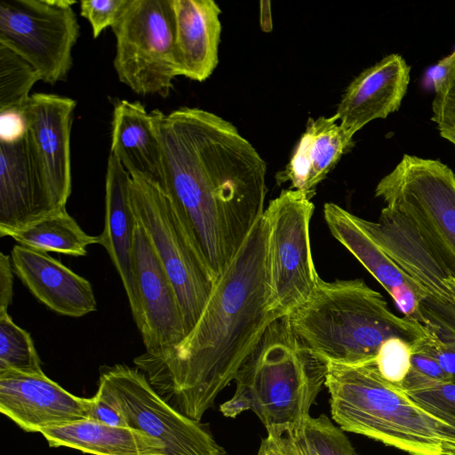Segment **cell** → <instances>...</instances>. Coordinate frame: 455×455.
I'll return each mask as SVG.
<instances>
[{
	"label": "cell",
	"mask_w": 455,
	"mask_h": 455,
	"mask_svg": "<svg viewBox=\"0 0 455 455\" xmlns=\"http://www.w3.org/2000/svg\"><path fill=\"white\" fill-rule=\"evenodd\" d=\"M161 143L160 186L218 279L264 213L267 164L233 124L198 108L165 114Z\"/></svg>",
	"instance_id": "cell-1"
},
{
	"label": "cell",
	"mask_w": 455,
	"mask_h": 455,
	"mask_svg": "<svg viewBox=\"0 0 455 455\" xmlns=\"http://www.w3.org/2000/svg\"><path fill=\"white\" fill-rule=\"evenodd\" d=\"M267 240L263 213L217 279L185 339L164 357L134 360L156 393L194 420L201 421L280 317L268 307Z\"/></svg>",
	"instance_id": "cell-2"
},
{
	"label": "cell",
	"mask_w": 455,
	"mask_h": 455,
	"mask_svg": "<svg viewBox=\"0 0 455 455\" xmlns=\"http://www.w3.org/2000/svg\"><path fill=\"white\" fill-rule=\"evenodd\" d=\"M287 317L297 339L328 363H369L390 338L413 344L427 336L423 324L395 315L383 296L362 279L319 278Z\"/></svg>",
	"instance_id": "cell-3"
},
{
	"label": "cell",
	"mask_w": 455,
	"mask_h": 455,
	"mask_svg": "<svg viewBox=\"0 0 455 455\" xmlns=\"http://www.w3.org/2000/svg\"><path fill=\"white\" fill-rule=\"evenodd\" d=\"M324 386L331 417L343 431L410 455H455V427L425 410L402 386L386 380L374 361L328 363Z\"/></svg>",
	"instance_id": "cell-4"
},
{
	"label": "cell",
	"mask_w": 455,
	"mask_h": 455,
	"mask_svg": "<svg viewBox=\"0 0 455 455\" xmlns=\"http://www.w3.org/2000/svg\"><path fill=\"white\" fill-rule=\"evenodd\" d=\"M328 363L295 337L287 315L273 321L240 367L233 396L220 406L227 418L254 412L266 429H294L325 384Z\"/></svg>",
	"instance_id": "cell-5"
},
{
	"label": "cell",
	"mask_w": 455,
	"mask_h": 455,
	"mask_svg": "<svg viewBox=\"0 0 455 455\" xmlns=\"http://www.w3.org/2000/svg\"><path fill=\"white\" fill-rule=\"evenodd\" d=\"M130 200L137 223L175 289L188 335L207 304L217 278L158 183L131 177Z\"/></svg>",
	"instance_id": "cell-6"
},
{
	"label": "cell",
	"mask_w": 455,
	"mask_h": 455,
	"mask_svg": "<svg viewBox=\"0 0 455 455\" xmlns=\"http://www.w3.org/2000/svg\"><path fill=\"white\" fill-rule=\"evenodd\" d=\"M375 196L418 229L455 276V173L438 160L403 155Z\"/></svg>",
	"instance_id": "cell-7"
},
{
	"label": "cell",
	"mask_w": 455,
	"mask_h": 455,
	"mask_svg": "<svg viewBox=\"0 0 455 455\" xmlns=\"http://www.w3.org/2000/svg\"><path fill=\"white\" fill-rule=\"evenodd\" d=\"M111 28L119 81L139 95L166 98L178 76L172 0H129Z\"/></svg>",
	"instance_id": "cell-8"
},
{
	"label": "cell",
	"mask_w": 455,
	"mask_h": 455,
	"mask_svg": "<svg viewBox=\"0 0 455 455\" xmlns=\"http://www.w3.org/2000/svg\"><path fill=\"white\" fill-rule=\"evenodd\" d=\"M95 395L115 408L128 427L161 442L165 455H228L201 421L165 402L139 369L124 364L103 368Z\"/></svg>",
	"instance_id": "cell-9"
},
{
	"label": "cell",
	"mask_w": 455,
	"mask_h": 455,
	"mask_svg": "<svg viewBox=\"0 0 455 455\" xmlns=\"http://www.w3.org/2000/svg\"><path fill=\"white\" fill-rule=\"evenodd\" d=\"M314 204L304 193L283 189L264 211L267 225L268 307L280 317L309 296L319 280L309 236Z\"/></svg>",
	"instance_id": "cell-10"
},
{
	"label": "cell",
	"mask_w": 455,
	"mask_h": 455,
	"mask_svg": "<svg viewBox=\"0 0 455 455\" xmlns=\"http://www.w3.org/2000/svg\"><path fill=\"white\" fill-rule=\"evenodd\" d=\"M74 0H1L0 44L29 62L41 81L67 80L80 36Z\"/></svg>",
	"instance_id": "cell-11"
},
{
	"label": "cell",
	"mask_w": 455,
	"mask_h": 455,
	"mask_svg": "<svg viewBox=\"0 0 455 455\" xmlns=\"http://www.w3.org/2000/svg\"><path fill=\"white\" fill-rule=\"evenodd\" d=\"M76 106L71 98L36 92L23 108L38 188V216L65 209L71 194L70 137Z\"/></svg>",
	"instance_id": "cell-12"
},
{
	"label": "cell",
	"mask_w": 455,
	"mask_h": 455,
	"mask_svg": "<svg viewBox=\"0 0 455 455\" xmlns=\"http://www.w3.org/2000/svg\"><path fill=\"white\" fill-rule=\"evenodd\" d=\"M133 269L139 295L140 330L148 359L164 357L186 338V326L175 289L142 228L137 223Z\"/></svg>",
	"instance_id": "cell-13"
},
{
	"label": "cell",
	"mask_w": 455,
	"mask_h": 455,
	"mask_svg": "<svg viewBox=\"0 0 455 455\" xmlns=\"http://www.w3.org/2000/svg\"><path fill=\"white\" fill-rule=\"evenodd\" d=\"M94 397L76 396L41 374L0 371V412L26 432L92 419Z\"/></svg>",
	"instance_id": "cell-14"
},
{
	"label": "cell",
	"mask_w": 455,
	"mask_h": 455,
	"mask_svg": "<svg viewBox=\"0 0 455 455\" xmlns=\"http://www.w3.org/2000/svg\"><path fill=\"white\" fill-rule=\"evenodd\" d=\"M361 223L378 245L430 298L454 305L446 279L453 276L437 251L418 229L396 211L384 207L376 222Z\"/></svg>",
	"instance_id": "cell-15"
},
{
	"label": "cell",
	"mask_w": 455,
	"mask_h": 455,
	"mask_svg": "<svg viewBox=\"0 0 455 455\" xmlns=\"http://www.w3.org/2000/svg\"><path fill=\"white\" fill-rule=\"evenodd\" d=\"M323 216L331 235L382 285L403 316L423 324L420 303L427 295L378 245L361 218L333 203L324 204Z\"/></svg>",
	"instance_id": "cell-16"
},
{
	"label": "cell",
	"mask_w": 455,
	"mask_h": 455,
	"mask_svg": "<svg viewBox=\"0 0 455 455\" xmlns=\"http://www.w3.org/2000/svg\"><path fill=\"white\" fill-rule=\"evenodd\" d=\"M411 66L399 54L384 57L361 72L347 87L336 115L347 136L400 108L410 83Z\"/></svg>",
	"instance_id": "cell-17"
},
{
	"label": "cell",
	"mask_w": 455,
	"mask_h": 455,
	"mask_svg": "<svg viewBox=\"0 0 455 455\" xmlns=\"http://www.w3.org/2000/svg\"><path fill=\"white\" fill-rule=\"evenodd\" d=\"M16 275L41 303L56 314L81 317L97 308L92 284L47 252L22 245L11 251Z\"/></svg>",
	"instance_id": "cell-18"
},
{
	"label": "cell",
	"mask_w": 455,
	"mask_h": 455,
	"mask_svg": "<svg viewBox=\"0 0 455 455\" xmlns=\"http://www.w3.org/2000/svg\"><path fill=\"white\" fill-rule=\"evenodd\" d=\"M131 176L119 160L109 154L105 180L104 228L99 235L114 264L126 292L134 322L140 303L133 269L137 220L130 200Z\"/></svg>",
	"instance_id": "cell-19"
},
{
	"label": "cell",
	"mask_w": 455,
	"mask_h": 455,
	"mask_svg": "<svg viewBox=\"0 0 455 455\" xmlns=\"http://www.w3.org/2000/svg\"><path fill=\"white\" fill-rule=\"evenodd\" d=\"M113 104L110 154L131 177L138 176L161 185V110L147 111L139 101L110 99Z\"/></svg>",
	"instance_id": "cell-20"
},
{
	"label": "cell",
	"mask_w": 455,
	"mask_h": 455,
	"mask_svg": "<svg viewBox=\"0 0 455 455\" xmlns=\"http://www.w3.org/2000/svg\"><path fill=\"white\" fill-rule=\"evenodd\" d=\"M178 76L203 82L219 63L221 10L213 0H172Z\"/></svg>",
	"instance_id": "cell-21"
},
{
	"label": "cell",
	"mask_w": 455,
	"mask_h": 455,
	"mask_svg": "<svg viewBox=\"0 0 455 455\" xmlns=\"http://www.w3.org/2000/svg\"><path fill=\"white\" fill-rule=\"evenodd\" d=\"M337 115L308 118L290 162L276 175L278 184L291 182V188L306 194L310 199L316 186L336 166L353 146L339 124Z\"/></svg>",
	"instance_id": "cell-22"
},
{
	"label": "cell",
	"mask_w": 455,
	"mask_h": 455,
	"mask_svg": "<svg viewBox=\"0 0 455 455\" xmlns=\"http://www.w3.org/2000/svg\"><path fill=\"white\" fill-rule=\"evenodd\" d=\"M51 447H67L92 455H165L164 444L131 427L87 419L40 433Z\"/></svg>",
	"instance_id": "cell-23"
},
{
	"label": "cell",
	"mask_w": 455,
	"mask_h": 455,
	"mask_svg": "<svg viewBox=\"0 0 455 455\" xmlns=\"http://www.w3.org/2000/svg\"><path fill=\"white\" fill-rule=\"evenodd\" d=\"M38 215V188L26 137L0 143V232L19 228Z\"/></svg>",
	"instance_id": "cell-24"
},
{
	"label": "cell",
	"mask_w": 455,
	"mask_h": 455,
	"mask_svg": "<svg viewBox=\"0 0 455 455\" xmlns=\"http://www.w3.org/2000/svg\"><path fill=\"white\" fill-rule=\"evenodd\" d=\"M20 245L45 252L84 256L87 247L99 243V235L86 234L65 209L42 214L12 229L0 232Z\"/></svg>",
	"instance_id": "cell-25"
},
{
	"label": "cell",
	"mask_w": 455,
	"mask_h": 455,
	"mask_svg": "<svg viewBox=\"0 0 455 455\" xmlns=\"http://www.w3.org/2000/svg\"><path fill=\"white\" fill-rule=\"evenodd\" d=\"M420 311L427 336L411 348L435 358L455 380V305L427 298Z\"/></svg>",
	"instance_id": "cell-26"
},
{
	"label": "cell",
	"mask_w": 455,
	"mask_h": 455,
	"mask_svg": "<svg viewBox=\"0 0 455 455\" xmlns=\"http://www.w3.org/2000/svg\"><path fill=\"white\" fill-rule=\"evenodd\" d=\"M40 75L24 58L0 44V112L23 110Z\"/></svg>",
	"instance_id": "cell-27"
},
{
	"label": "cell",
	"mask_w": 455,
	"mask_h": 455,
	"mask_svg": "<svg viewBox=\"0 0 455 455\" xmlns=\"http://www.w3.org/2000/svg\"><path fill=\"white\" fill-rule=\"evenodd\" d=\"M304 455H357L344 431L324 414L290 429Z\"/></svg>",
	"instance_id": "cell-28"
},
{
	"label": "cell",
	"mask_w": 455,
	"mask_h": 455,
	"mask_svg": "<svg viewBox=\"0 0 455 455\" xmlns=\"http://www.w3.org/2000/svg\"><path fill=\"white\" fill-rule=\"evenodd\" d=\"M44 373L30 334L18 326L8 311L0 312V371Z\"/></svg>",
	"instance_id": "cell-29"
},
{
	"label": "cell",
	"mask_w": 455,
	"mask_h": 455,
	"mask_svg": "<svg viewBox=\"0 0 455 455\" xmlns=\"http://www.w3.org/2000/svg\"><path fill=\"white\" fill-rule=\"evenodd\" d=\"M405 392L435 417L455 427V380L438 381L412 368L402 383Z\"/></svg>",
	"instance_id": "cell-30"
},
{
	"label": "cell",
	"mask_w": 455,
	"mask_h": 455,
	"mask_svg": "<svg viewBox=\"0 0 455 455\" xmlns=\"http://www.w3.org/2000/svg\"><path fill=\"white\" fill-rule=\"evenodd\" d=\"M411 344L390 338L379 347L374 360L379 373L387 381L402 386L411 368Z\"/></svg>",
	"instance_id": "cell-31"
},
{
	"label": "cell",
	"mask_w": 455,
	"mask_h": 455,
	"mask_svg": "<svg viewBox=\"0 0 455 455\" xmlns=\"http://www.w3.org/2000/svg\"><path fill=\"white\" fill-rule=\"evenodd\" d=\"M129 0H82L80 14L91 25L93 38L116 22Z\"/></svg>",
	"instance_id": "cell-32"
},
{
	"label": "cell",
	"mask_w": 455,
	"mask_h": 455,
	"mask_svg": "<svg viewBox=\"0 0 455 455\" xmlns=\"http://www.w3.org/2000/svg\"><path fill=\"white\" fill-rule=\"evenodd\" d=\"M432 121L437 128H455V68L432 102Z\"/></svg>",
	"instance_id": "cell-33"
},
{
	"label": "cell",
	"mask_w": 455,
	"mask_h": 455,
	"mask_svg": "<svg viewBox=\"0 0 455 455\" xmlns=\"http://www.w3.org/2000/svg\"><path fill=\"white\" fill-rule=\"evenodd\" d=\"M267 432L257 455H304L290 429L271 428Z\"/></svg>",
	"instance_id": "cell-34"
},
{
	"label": "cell",
	"mask_w": 455,
	"mask_h": 455,
	"mask_svg": "<svg viewBox=\"0 0 455 455\" xmlns=\"http://www.w3.org/2000/svg\"><path fill=\"white\" fill-rule=\"evenodd\" d=\"M27 134V121L23 110L0 112V143H14Z\"/></svg>",
	"instance_id": "cell-35"
},
{
	"label": "cell",
	"mask_w": 455,
	"mask_h": 455,
	"mask_svg": "<svg viewBox=\"0 0 455 455\" xmlns=\"http://www.w3.org/2000/svg\"><path fill=\"white\" fill-rule=\"evenodd\" d=\"M411 368L431 379L438 381L453 379L451 375L445 371L435 358L416 349H412Z\"/></svg>",
	"instance_id": "cell-36"
},
{
	"label": "cell",
	"mask_w": 455,
	"mask_h": 455,
	"mask_svg": "<svg viewBox=\"0 0 455 455\" xmlns=\"http://www.w3.org/2000/svg\"><path fill=\"white\" fill-rule=\"evenodd\" d=\"M13 268L11 257L0 253V312L7 311L13 297Z\"/></svg>",
	"instance_id": "cell-37"
},
{
	"label": "cell",
	"mask_w": 455,
	"mask_h": 455,
	"mask_svg": "<svg viewBox=\"0 0 455 455\" xmlns=\"http://www.w3.org/2000/svg\"><path fill=\"white\" fill-rule=\"evenodd\" d=\"M93 397L95 403L91 419L114 427H128L124 418L115 408L96 395Z\"/></svg>",
	"instance_id": "cell-38"
},
{
	"label": "cell",
	"mask_w": 455,
	"mask_h": 455,
	"mask_svg": "<svg viewBox=\"0 0 455 455\" xmlns=\"http://www.w3.org/2000/svg\"><path fill=\"white\" fill-rule=\"evenodd\" d=\"M454 68L455 50L451 54L439 60L430 72V78L435 93L443 87Z\"/></svg>",
	"instance_id": "cell-39"
},
{
	"label": "cell",
	"mask_w": 455,
	"mask_h": 455,
	"mask_svg": "<svg viewBox=\"0 0 455 455\" xmlns=\"http://www.w3.org/2000/svg\"><path fill=\"white\" fill-rule=\"evenodd\" d=\"M270 2H260V27L263 31L268 32L272 29V21L270 14Z\"/></svg>",
	"instance_id": "cell-40"
},
{
	"label": "cell",
	"mask_w": 455,
	"mask_h": 455,
	"mask_svg": "<svg viewBox=\"0 0 455 455\" xmlns=\"http://www.w3.org/2000/svg\"><path fill=\"white\" fill-rule=\"evenodd\" d=\"M440 135L455 145V128L440 129Z\"/></svg>",
	"instance_id": "cell-41"
},
{
	"label": "cell",
	"mask_w": 455,
	"mask_h": 455,
	"mask_svg": "<svg viewBox=\"0 0 455 455\" xmlns=\"http://www.w3.org/2000/svg\"><path fill=\"white\" fill-rule=\"evenodd\" d=\"M446 284L451 291L455 305V276H450L446 279Z\"/></svg>",
	"instance_id": "cell-42"
}]
</instances>
